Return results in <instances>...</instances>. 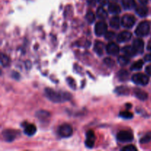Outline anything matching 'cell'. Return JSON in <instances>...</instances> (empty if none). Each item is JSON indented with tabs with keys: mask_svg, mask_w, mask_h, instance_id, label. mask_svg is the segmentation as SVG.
<instances>
[{
	"mask_svg": "<svg viewBox=\"0 0 151 151\" xmlns=\"http://www.w3.org/2000/svg\"><path fill=\"white\" fill-rule=\"evenodd\" d=\"M122 52L126 55L128 57H134V55H137V52L134 50V47H130V46H127V47H125L123 49H122Z\"/></svg>",
	"mask_w": 151,
	"mask_h": 151,
	"instance_id": "14",
	"label": "cell"
},
{
	"mask_svg": "<svg viewBox=\"0 0 151 151\" xmlns=\"http://www.w3.org/2000/svg\"><path fill=\"white\" fill-rule=\"evenodd\" d=\"M72 132H73V131H72V126L69 124H63L59 127L58 133L60 137L67 138V137L72 136Z\"/></svg>",
	"mask_w": 151,
	"mask_h": 151,
	"instance_id": "4",
	"label": "cell"
},
{
	"mask_svg": "<svg viewBox=\"0 0 151 151\" xmlns=\"http://www.w3.org/2000/svg\"><path fill=\"white\" fill-rule=\"evenodd\" d=\"M136 19L134 16L132 15H125L122 18L121 20V24L122 27L125 28H131L134 24H135Z\"/></svg>",
	"mask_w": 151,
	"mask_h": 151,
	"instance_id": "5",
	"label": "cell"
},
{
	"mask_svg": "<svg viewBox=\"0 0 151 151\" xmlns=\"http://www.w3.org/2000/svg\"><path fill=\"white\" fill-rule=\"evenodd\" d=\"M104 62L108 66H109V67H112V66H114V65H115L114 64V60H112V59H111V58L105 59Z\"/></svg>",
	"mask_w": 151,
	"mask_h": 151,
	"instance_id": "32",
	"label": "cell"
},
{
	"mask_svg": "<svg viewBox=\"0 0 151 151\" xmlns=\"http://www.w3.org/2000/svg\"><path fill=\"white\" fill-rule=\"evenodd\" d=\"M109 10L110 13H114V14H117V13H120L121 9L120 7L117 4L111 3V4H110L109 5Z\"/></svg>",
	"mask_w": 151,
	"mask_h": 151,
	"instance_id": "19",
	"label": "cell"
},
{
	"mask_svg": "<svg viewBox=\"0 0 151 151\" xmlns=\"http://www.w3.org/2000/svg\"><path fill=\"white\" fill-rule=\"evenodd\" d=\"M97 0H87V3H88V5L90 6H95L96 2H97Z\"/></svg>",
	"mask_w": 151,
	"mask_h": 151,
	"instance_id": "35",
	"label": "cell"
},
{
	"mask_svg": "<svg viewBox=\"0 0 151 151\" xmlns=\"http://www.w3.org/2000/svg\"><path fill=\"white\" fill-rule=\"evenodd\" d=\"M36 132V127L33 124H28L24 128V133L27 136H32Z\"/></svg>",
	"mask_w": 151,
	"mask_h": 151,
	"instance_id": "15",
	"label": "cell"
},
{
	"mask_svg": "<svg viewBox=\"0 0 151 151\" xmlns=\"http://www.w3.org/2000/svg\"><path fill=\"white\" fill-rule=\"evenodd\" d=\"M145 71L146 72H147V75H150L151 76V65H149V66H147V67H146Z\"/></svg>",
	"mask_w": 151,
	"mask_h": 151,
	"instance_id": "37",
	"label": "cell"
},
{
	"mask_svg": "<svg viewBox=\"0 0 151 151\" xmlns=\"http://www.w3.org/2000/svg\"><path fill=\"white\" fill-rule=\"evenodd\" d=\"M151 141V132L147 133V134L144 136L142 138L140 139V143L141 144H146V143L149 142Z\"/></svg>",
	"mask_w": 151,
	"mask_h": 151,
	"instance_id": "29",
	"label": "cell"
},
{
	"mask_svg": "<svg viewBox=\"0 0 151 151\" xmlns=\"http://www.w3.org/2000/svg\"><path fill=\"white\" fill-rule=\"evenodd\" d=\"M115 1H116V0H115Z\"/></svg>",
	"mask_w": 151,
	"mask_h": 151,
	"instance_id": "41",
	"label": "cell"
},
{
	"mask_svg": "<svg viewBox=\"0 0 151 151\" xmlns=\"http://www.w3.org/2000/svg\"><path fill=\"white\" fill-rule=\"evenodd\" d=\"M144 41L140 38L134 40L133 42V47H134V50H136L137 54H142L144 50Z\"/></svg>",
	"mask_w": 151,
	"mask_h": 151,
	"instance_id": "9",
	"label": "cell"
},
{
	"mask_svg": "<svg viewBox=\"0 0 151 151\" xmlns=\"http://www.w3.org/2000/svg\"><path fill=\"white\" fill-rule=\"evenodd\" d=\"M118 63L121 65V66H126L129 63V58L125 55H121L118 57Z\"/></svg>",
	"mask_w": 151,
	"mask_h": 151,
	"instance_id": "25",
	"label": "cell"
},
{
	"mask_svg": "<svg viewBox=\"0 0 151 151\" xmlns=\"http://www.w3.org/2000/svg\"><path fill=\"white\" fill-rule=\"evenodd\" d=\"M115 91H116L117 94H121V95H127V94L129 93V89H128L127 87L119 86V87H117V88H116Z\"/></svg>",
	"mask_w": 151,
	"mask_h": 151,
	"instance_id": "24",
	"label": "cell"
},
{
	"mask_svg": "<svg viewBox=\"0 0 151 151\" xmlns=\"http://www.w3.org/2000/svg\"><path fill=\"white\" fill-rule=\"evenodd\" d=\"M36 116L38 119L43 120L44 119H47V117L50 116V114L45 111H40L36 114Z\"/></svg>",
	"mask_w": 151,
	"mask_h": 151,
	"instance_id": "26",
	"label": "cell"
},
{
	"mask_svg": "<svg viewBox=\"0 0 151 151\" xmlns=\"http://www.w3.org/2000/svg\"><path fill=\"white\" fill-rule=\"evenodd\" d=\"M67 83H69V86L72 87L73 89H75V81H74L72 78H67Z\"/></svg>",
	"mask_w": 151,
	"mask_h": 151,
	"instance_id": "34",
	"label": "cell"
},
{
	"mask_svg": "<svg viewBox=\"0 0 151 151\" xmlns=\"http://www.w3.org/2000/svg\"><path fill=\"white\" fill-rule=\"evenodd\" d=\"M86 19L89 24L93 23L95 20V16H94V13L91 11H88L86 15Z\"/></svg>",
	"mask_w": 151,
	"mask_h": 151,
	"instance_id": "27",
	"label": "cell"
},
{
	"mask_svg": "<svg viewBox=\"0 0 151 151\" xmlns=\"http://www.w3.org/2000/svg\"><path fill=\"white\" fill-rule=\"evenodd\" d=\"M103 50H104V44L103 42L97 41L94 44V51L97 52L98 55H102L103 54Z\"/></svg>",
	"mask_w": 151,
	"mask_h": 151,
	"instance_id": "17",
	"label": "cell"
},
{
	"mask_svg": "<svg viewBox=\"0 0 151 151\" xmlns=\"http://www.w3.org/2000/svg\"><path fill=\"white\" fill-rule=\"evenodd\" d=\"M143 64H144V63H143V61L142 60H137V61L134 62L133 63L131 67V70H139L143 66Z\"/></svg>",
	"mask_w": 151,
	"mask_h": 151,
	"instance_id": "23",
	"label": "cell"
},
{
	"mask_svg": "<svg viewBox=\"0 0 151 151\" xmlns=\"http://www.w3.org/2000/svg\"><path fill=\"white\" fill-rule=\"evenodd\" d=\"M122 5L125 9L131 10L136 7L137 4H136L135 0H122Z\"/></svg>",
	"mask_w": 151,
	"mask_h": 151,
	"instance_id": "16",
	"label": "cell"
},
{
	"mask_svg": "<svg viewBox=\"0 0 151 151\" xmlns=\"http://www.w3.org/2000/svg\"><path fill=\"white\" fill-rule=\"evenodd\" d=\"M105 37L107 40H112L115 37V33L112 31H109V32H106Z\"/></svg>",
	"mask_w": 151,
	"mask_h": 151,
	"instance_id": "31",
	"label": "cell"
},
{
	"mask_svg": "<svg viewBox=\"0 0 151 151\" xmlns=\"http://www.w3.org/2000/svg\"><path fill=\"white\" fill-rule=\"evenodd\" d=\"M94 32L97 36H101L107 32V24L104 22H99L96 24Z\"/></svg>",
	"mask_w": 151,
	"mask_h": 151,
	"instance_id": "7",
	"label": "cell"
},
{
	"mask_svg": "<svg viewBox=\"0 0 151 151\" xmlns=\"http://www.w3.org/2000/svg\"><path fill=\"white\" fill-rule=\"evenodd\" d=\"M121 21L119 20V18L118 16H114L110 20V25L111 27L114 29H118L120 25Z\"/></svg>",
	"mask_w": 151,
	"mask_h": 151,
	"instance_id": "20",
	"label": "cell"
},
{
	"mask_svg": "<svg viewBox=\"0 0 151 151\" xmlns=\"http://www.w3.org/2000/svg\"><path fill=\"white\" fill-rule=\"evenodd\" d=\"M137 150V147H134V145H128L126 146V147H124L122 149V150L124 151H136Z\"/></svg>",
	"mask_w": 151,
	"mask_h": 151,
	"instance_id": "33",
	"label": "cell"
},
{
	"mask_svg": "<svg viewBox=\"0 0 151 151\" xmlns=\"http://www.w3.org/2000/svg\"><path fill=\"white\" fill-rule=\"evenodd\" d=\"M97 1H98V2L100 3L101 5L104 6V5H106V4H108V1H109V0H97Z\"/></svg>",
	"mask_w": 151,
	"mask_h": 151,
	"instance_id": "36",
	"label": "cell"
},
{
	"mask_svg": "<svg viewBox=\"0 0 151 151\" xmlns=\"http://www.w3.org/2000/svg\"><path fill=\"white\" fill-rule=\"evenodd\" d=\"M2 135L4 137V139L7 142H12L16 139V132L13 130H4L2 132Z\"/></svg>",
	"mask_w": 151,
	"mask_h": 151,
	"instance_id": "10",
	"label": "cell"
},
{
	"mask_svg": "<svg viewBox=\"0 0 151 151\" xmlns=\"http://www.w3.org/2000/svg\"><path fill=\"white\" fill-rule=\"evenodd\" d=\"M134 94H135V95L137 96V98L139 99V100H147V97H148L147 93L141 89H136L135 91H134Z\"/></svg>",
	"mask_w": 151,
	"mask_h": 151,
	"instance_id": "18",
	"label": "cell"
},
{
	"mask_svg": "<svg viewBox=\"0 0 151 151\" xmlns=\"http://www.w3.org/2000/svg\"><path fill=\"white\" fill-rule=\"evenodd\" d=\"M134 139V136L131 132L127 131H121L117 134V139L122 142H131Z\"/></svg>",
	"mask_w": 151,
	"mask_h": 151,
	"instance_id": "6",
	"label": "cell"
},
{
	"mask_svg": "<svg viewBox=\"0 0 151 151\" xmlns=\"http://www.w3.org/2000/svg\"><path fill=\"white\" fill-rule=\"evenodd\" d=\"M136 13L141 17H144V16H147V13H148V8L145 4H142L141 5L137 6L136 7Z\"/></svg>",
	"mask_w": 151,
	"mask_h": 151,
	"instance_id": "13",
	"label": "cell"
},
{
	"mask_svg": "<svg viewBox=\"0 0 151 151\" xmlns=\"http://www.w3.org/2000/svg\"><path fill=\"white\" fill-rule=\"evenodd\" d=\"M95 141V135L92 131H89L86 134V145L88 148L93 147Z\"/></svg>",
	"mask_w": 151,
	"mask_h": 151,
	"instance_id": "11",
	"label": "cell"
},
{
	"mask_svg": "<svg viewBox=\"0 0 151 151\" xmlns=\"http://www.w3.org/2000/svg\"><path fill=\"white\" fill-rule=\"evenodd\" d=\"M106 51H107L108 54L111 55L116 56L119 54V48L118 45H116V44L114 42H111L106 47Z\"/></svg>",
	"mask_w": 151,
	"mask_h": 151,
	"instance_id": "8",
	"label": "cell"
},
{
	"mask_svg": "<svg viewBox=\"0 0 151 151\" xmlns=\"http://www.w3.org/2000/svg\"><path fill=\"white\" fill-rule=\"evenodd\" d=\"M132 81L134 83L140 86H146L149 82V78L147 75L142 73L134 74L132 76Z\"/></svg>",
	"mask_w": 151,
	"mask_h": 151,
	"instance_id": "3",
	"label": "cell"
},
{
	"mask_svg": "<svg viewBox=\"0 0 151 151\" xmlns=\"http://www.w3.org/2000/svg\"><path fill=\"white\" fill-rule=\"evenodd\" d=\"M131 38H132V34H131V32H128V31H123V32H121L118 35L116 40H117L118 42L122 43L129 41Z\"/></svg>",
	"mask_w": 151,
	"mask_h": 151,
	"instance_id": "12",
	"label": "cell"
},
{
	"mask_svg": "<svg viewBox=\"0 0 151 151\" xmlns=\"http://www.w3.org/2000/svg\"><path fill=\"white\" fill-rule=\"evenodd\" d=\"M119 116L121 117L125 118V119H131L133 117V114L131 112L128 111H125L120 112Z\"/></svg>",
	"mask_w": 151,
	"mask_h": 151,
	"instance_id": "30",
	"label": "cell"
},
{
	"mask_svg": "<svg viewBox=\"0 0 151 151\" xmlns=\"http://www.w3.org/2000/svg\"><path fill=\"white\" fill-rule=\"evenodd\" d=\"M97 16L99 19H106L108 17V13L103 7H100L97 10Z\"/></svg>",
	"mask_w": 151,
	"mask_h": 151,
	"instance_id": "21",
	"label": "cell"
},
{
	"mask_svg": "<svg viewBox=\"0 0 151 151\" xmlns=\"http://www.w3.org/2000/svg\"><path fill=\"white\" fill-rule=\"evenodd\" d=\"M147 50H148L149 51H151V40L149 41L148 45H147Z\"/></svg>",
	"mask_w": 151,
	"mask_h": 151,
	"instance_id": "40",
	"label": "cell"
},
{
	"mask_svg": "<svg viewBox=\"0 0 151 151\" xmlns=\"http://www.w3.org/2000/svg\"><path fill=\"white\" fill-rule=\"evenodd\" d=\"M145 60H147V61H151V53L150 54L146 55L145 57Z\"/></svg>",
	"mask_w": 151,
	"mask_h": 151,
	"instance_id": "38",
	"label": "cell"
},
{
	"mask_svg": "<svg viewBox=\"0 0 151 151\" xmlns=\"http://www.w3.org/2000/svg\"><path fill=\"white\" fill-rule=\"evenodd\" d=\"M150 32V23L147 21L141 22L135 30L136 35L139 37L145 36Z\"/></svg>",
	"mask_w": 151,
	"mask_h": 151,
	"instance_id": "2",
	"label": "cell"
},
{
	"mask_svg": "<svg viewBox=\"0 0 151 151\" xmlns=\"http://www.w3.org/2000/svg\"><path fill=\"white\" fill-rule=\"evenodd\" d=\"M45 94L49 100H51L53 103H63V102L68 101L71 99V94L67 92H58V91H54L51 88H46Z\"/></svg>",
	"mask_w": 151,
	"mask_h": 151,
	"instance_id": "1",
	"label": "cell"
},
{
	"mask_svg": "<svg viewBox=\"0 0 151 151\" xmlns=\"http://www.w3.org/2000/svg\"><path fill=\"white\" fill-rule=\"evenodd\" d=\"M118 78L121 81H125L129 78V73H128V71L122 69V70L119 71V73H118Z\"/></svg>",
	"mask_w": 151,
	"mask_h": 151,
	"instance_id": "22",
	"label": "cell"
},
{
	"mask_svg": "<svg viewBox=\"0 0 151 151\" xmlns=\"http://www.w3.org/2000/svg\"><path fill=\"white\" fill-rule=\"evenodd\" d=\"M9 63H10V60L9 58L7 57L6 55L1 54V63L3 66H8Z\"/></svg>",
	"mask_w": 151,
	"mask_h": 151,
	"instance_id": "28",
	"label": "cell"
},
{
	"mask_svg": "<svg viewBox=\"0 0 151 151\" xmlns=\"http://www.w3.org/2000/svg\"><path fill=\"white\" fill-rule=\"evenodd\" d=\"M139 1H140V3H141V4H147V1H148V0H139Z\"/></svg>",
	"mask_w": 151,
	"mask_h": 151,
	"instance_id": "39",
	"label": "cell"
}]
</instances>
